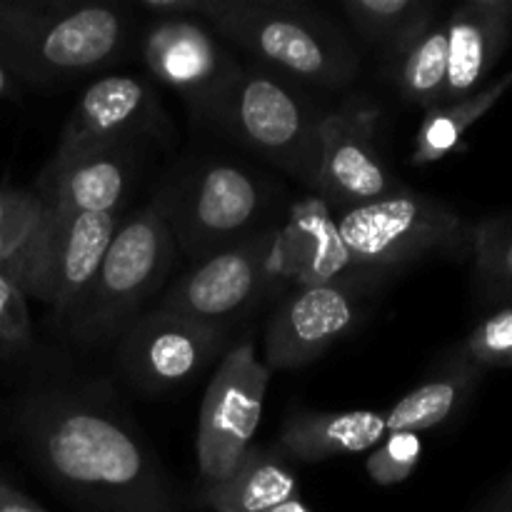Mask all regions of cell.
I'll return each instance as SVG.
<instances>
[{
    "label": "cell",
    "mask_w": 512,
    "mask_h": 512,
    "mask_svg": "<svg viewBox=\"0 0 512 512\" xmlns=\"http://www.w3.org/2000/svg\"><path fill=\"white\" fill-rule=\"evenodd\" d=\"M480 378L478 365L458 358L420 383L385 413V433H423L448 423L465 405Z\"/></svg>",
    "instance_id": "22"
},
{
    "label": "cell",
    "mask_w": 512,
    "mask_h": 512,
    "mask_svg": "<svg viewBox=\"0 0 512 512\" xmlns=\"http://www.w3.org/2000/svg\"><path fill=\"white\" fill-rule=\"evenodd\" d=\"M208 0H140L138 8L150 20H203Z\"/></svg>",
    "instance_id": "30"
},
{
    "label": "cell",
    "mask_w": 512,
    "mask_h": 512,
    "mask_svg": "<svg viewBox=\"0 0 512 512\" xmlns=\"http://www.w3.org/2000/svg\"><path fill=\"white\" fill-rule=\"evenodd\" d=\"M133 178L130 148H105L50 160L35 185L48 213L98 215L118 213Z\"/></svg>",
    "instance_id": "16"
},
{
    "label": "cell",
    "mask_w": 512,
    "mask_h": 512,
    "mask_svg": "<svg viewBox=\"0 0 512 512\" xmlns=\"http://www.w3.org/2000/svg\"><path fill=\"white\" fill-rule=\"evenodd\" d=\"M33 345V320L20 285L0 270V355H18Z\"/></svg>",
    "instance_id": "29"
},
{
    "label": "cell",
    "mask_w": 512,
    "mask_h": 512,
    "mask_svg": "<svg viewBox=\"0 0 512 512\" xmlns=\"http://www.w3.org/2000/svg\"><path fill=\"white\" fill-rule=\"evenodd\" d=\"M465 358L483 368H512V305L485 318L465 340Z\"/></svg>",
    "instance_id": "28"
},
{
    "label": "cell",
    "mask_w": 512,
    "mask_h": 512,
    "mask_svg": "<svg viewBox=\"0 0 512 512\" xmlns=\"http://www.w3.org/2000/svg\"><path fill=\"white\" fill-rule=\"evenodd\" d=\"M18 428L33 465L85 512H178L158 455L133 423L85 390H40Z\"/></svg>",
    "instance_id": "1"
},
{
    "label": "cell",
    "mask_w": 512,
    "mask_h": 512,
    "mask_svg": "<svg viewBox=\"0 0 512 512\" xmlns=\"http://www.w3.org/2000/svg\"><path fill=\"white\" fill-rule=\"evenodd\" d=\"M173 130L160 95L140 75L95 80L70 110L50 160L105 148H130L140 138H165Z\"/></svg>",
    "instance_id": "13"
},
{
    "label": "cell",
    "mask_w": 512,
    "mask_h": 512,
    "mask_svg": "<svg viewBox=\"0 0 512 512\" xmlns=\"http://www.w3.org/2000/svg\"><path fill=\"white\" fill-rule=\"evenodd\" d=\"M295 498L300 483L285 455L255 445L233 475L200 488V503L213 512H268Z\"/></svg>",
    "instance_id": "20"
},
{
    "label": "cell",
    "mask_w": 512,
    "mask_h": 512,
    "mask_svg": "<svg viewBox=\"0 0 512 512\" xmlns=\"http://www.w3.org/2000/svg\"><path fill=\"white\" fill-rule=\"evenodd\" d=\"M375 273H345L330 283L295 288L270 318L265 330V360L270 370L310 365L348 338L365 318Z\"/></svg>",
    "instance_id": "10"
},
{
    "label": "cell",
    "mask_w": 512,
    "mask_h": 512,
    "mask_svg": "<svg viewBox=\"0 0 512 512\" xmlns=\"http://www.w3.org/2000/svg\"><path fill=\"white\" fill-rule=\"evenodd\" d=\"M140 58L158 83L185 100L193 118L210 123L240 68L220 35L203 20H150L140 38Z\"/></svg>",
    "instance_id": "14"
},
{
    "label": "cell",
    "mask_w": 512,
    "mask_h": 512,
    "mask_svg": "<svg viewBox=\"0 0 512 512\" xmlns=\"http://www.w3.org/2000/svg\"><path fill=\"white\" fill-rule=\"evenodd\" d=\"M18 85H20V80L15 78V75L10 73L3 63H0V100L18 95Z\"/></svg>",
    "instance_id": "32"
},
{
    "label": "cell",
    "mask_w": 512,
    "mask_h": 512,
    "mask_svg": "<svg viewBox=\"0 0 512 512\" xmlns=\"http://www.w3.org/2000/svg\"><path fill=\"white\" fill-rule=\"evenodd\" d=\"M385 435V413L375 410H298L283 423L278 448L290 460L325 463L373 450Z\"/></svg>",
    "instance_id": "19"
},
{
    "label": "cell",
    "mask_w": 512,
    "mask_h": 512,
    "mask_svg": "<svg viewBox=\"0 0 512 512\" xmlns=\"http://www.w3.org/2000/svg\"><path fill=\"white\" fill-rule=\"evenodd\" d=\"M323 118V110L295 83L260 65H240L220 98L213 123L290 178L315 188Z\"/></svg>",
    "instance_id": "5"
},
{
    "label": "cell",
    "mask_w": 512,
    "mask_h": 512,
    "mask_svg": "<svg viewBox=\"0 0 512 512\" xmlns=\"http://www.w3.org/2000/svg\"><path fill=\"white\" fill-rule=\"evenodd\" d=\"M275 248L278 225H270L243 243L198 260L183 278L175 280L158 308L228 328L230 320L253 308L280 280Z\"/></svg>",
    "instance_id": "11"
},
{
    "label": "cell",
    "mask_w": 512,
    "mask_h": 512,
    "mask_svg": "<svg viewBox=\"0 0 512 512\" xmlns=\"http://www.w3.org/2000/svg\"><path fill=\"white\" fill-rule=\"evenodd\" d=\"M350 273L388 275L430 255L473 248V225L450 205L403 185L373 203L338 215Z\"/></svg>",
    "instance_id": "6"
},
{
    "label": "cell",
    "mask_w": 512,
    "mask_h": 512,
    "mask_svg": "<svg viewBox=\"0 0 512 512\" xmlns=\"http://www.w3.org/2000/svg\"><path fill=\"white\" fill-rule=\"evenodd\" d=\"M378 123L380 110L368 95H355L325 113L315 190L330 210L345 213L403 188L378 150Z\"/></svg>",
    "instance_id": "12"
},
{
    "label": "cell",
    "mask_w": 512,
    "mask_h": 512,
    "mask_svg": "<svg viewBox=\"0 0 512 512\" xmlns=\"http://www.w3.org/2000/svg\"><path fill=\"white\" fill-rule=\"evenodd\" d=\"M268 512H310V510H308V505L303 503V500L295 498V500H288V503L275 505V508L268 510Z\"/></svg>",
    "instance_id": "33"
},
{
    "label": "cell",
    "mask_w": 512,
    "mask_h": 512,
    "mask_svg": "<svg viewBox=\"0 0 512 512\" xmlns=\"http://www.w3.org/2000/svg\"><path fill=\"white\" fill-rule=\"evenodd\" d=\"M118 225V213L58 215L43 208V220L10 270V278L25 298L40 300L53 308L55 318L68 320Z\"/></svg>",
    "instance_id": "8"
},
{
    "label": "cell",
    "mask_w": 512,
    "mask_h": 512,
    "mask_svg": "<svg viewBox=\"0 0 512 512\" xmlns=\"http://www.w3.org/2000/svg\"><path fill=\"white\" fill-rule=\"evenodd\" d=\"M510 83L512 73L505 75L500 83L490 85V88L485 90H478V93H473L470 98L425 110V118L423 123H420L418 135H415L413 163L430 165L453 153L460 145V140H463V135L468 133L470 125L478 118H483V115L493 108L495 100L505 93V88H508Z\"/></svg>",
    "instance_id": "23"
},
{
    "label": "cell",
    "mask_w": 512,
    "mask_h": 512,
    "mask_svg": "<svg viewBox=\"0 0 512 512\" xmlns=\"http://www.w3.org/2000/svg\"><path fill=\"white\" fill-rule=\"evenodd\" d=\"M445 23H448L445 103H455L470 98L505 53L512 30V3L473 0L460 5Z\"/></svg>",
    "instance_id": "17"
},
{
    "label": "cell",
    "mask_w": 512,
    "mask_h": 512,
    "mask_svg": "<svg viewBox=\"0 0 512 512\" xmlns=\"http://www.w3.org/2000/svg\"><path fill=\"white\" fill-rule=\"evenodd\" d=\"M203 23L255 58V65L320 90L355 80L360 60L343 30L295 0H208Z\"/></svg>",
    "instance_id": "3"
},
{
    "label": "cell",
    "mask_w": 512,
    "mask_h": 512,
    "mask_svg": "<svg viewBox=\"0 0 512 512\" xmlns=\"http://www.w3.org/2000/svg\"><path fill=\"white\" fill-rule=\"evenodd\" d=\"M228 343L225 325L155 308L120 335L118 360L135 388L163 393L193 380Z\"/></svg>",
    "instance_id": "15"
},
{
    "label": "cell",
    "mask_w": 512,
    "mask_h": 512,
    "mask_svg": "<svg viewBox=\"0 0 512 512\" xmlns=\"http://www.w3.org/2000/svg\"><path fill=\"white\" fill-rule=\"evenodd\" d=\"M275 268L278 278L295 288L330 283L350 273L338 223L323 200L308 198L290 210V220L278 228Z\"/></svg>",
    "instance_id": "18"
},
{
    "label": "cell",
    "mask_w": 512,
    "mask_h": 512,
    "mask_svg": "<svg viewBox=\"0 0 512 512\" xmlns=\"http://www.w3.org/2000/svg\"><path fill=\"white\" fill-rule=\"evenodd\" d=\"M128 10L100 0H0V63L33 85H65L115 63Z\"/></svg>",
    "instance_id": "2"
},
{
    "label": "cell",
    "mask_w": 512,
    "mask_h": 512,
    "mask_svg": "<svg viewBox=\"0 0 512 512\" xmlns=\"http://www.w3.org/2000/svg\"><path fill=\"white\" fill-rule=\"evenodd\" d=\"M0 512H48L0 475Z\"/></svg>",
    "instance_id": "31"
},
{
    "label": "cell",
    "mask_w": 512,
    "mask_h": 512,
    "mask_svg": "<svg viewBox=\"0 0 512 512\" xmlns=\"http://www.w3.org/2000/svg\"><path fill=\"white\" fill-rule=\"evenodd\" d=\"M175 238L163 210L145 205L120 220L88 290L68 315V333L80 345L120 338L173 268Z\"/></svg>",
    "instance_id": "4"
},
{
    "label": "cell",
    "mask_w": 512,
    "mask_h": 512,
    "mask_svg": "<svg viewBox=\"0 0 512 512\" xmlns=\"http://www.w3.org/2000/svg\"><path fill=\"white\" fill-rule=\"evenodd\" d=\"M475 280L480 298L503 303L512 298V218L473 225Z\"/></svg>",
    "instance_id": "25"
},
{
    "label": "cell",
    "mask_w": 512,
    "mask_h": 512,
    "mask_svg": "<svg viewBox=\"0 0 512 512\" xmlns=\"http://www.w3.org/2000/svg\"><path fill=\"white\" fill-rule=\"evenodd\" d=\"M488 512H512V500L510 503H500V505H495L493 510H488Z\"/></svg>",
    "instance_id": "34"
},
{
    "label": "cell",
    "mask_w": 512,
    "mask_h": 512,
    "mask_svg": "<svg viewBox=\"0 0 512 512\" xmlns=\"http://www.w3.org/2000/svg\"><path fill=\"white\" fill-rule=\"evenodd\" d=\"M268 203L263 180L225 160L195 165L155 198L175 243L198 260L260 233Z\"/></svg>",
    "instance_id": "7"
},
{
    "label": "cell",
    "mask_w": 512,
    "mask_h": 512,
    "mask_svg": "<svg viewBox=\"0 0 512 512\" xmlns=\"http://www.w3.org/2000/svg\"><path fill=\"white\" fill-rule=\"evenodd\" d=\"M270 368L255 358L250 340L223 355L203 395L195 435L200 483L213 485L235 473L253 448L263 418Z\"/></svg>",
    "instance_id": "9"
},
{
    "label": "cell",
    "mask_w": 512,
    "mask_h": 512,
    "mask_svg": "<svg viewBox=\"0 0 512 512\" xmlns=\"http://www.w3.org/2000/svg\"><path fill=\"white\" fill-rule=\"evenodd\" d=\"M423 440L418 433H388L365 460L370 480L383 488L405 483L418 470Z\"/></svg>",
    "instance_id": "27"
},
{
    "label": "cell",
    "mask_w": 512,
    "mask_h": 512,
    "mask_svg": "<svg viewBox=\"0 0 512 512\" xmlns=\"http://www.w3.org/2000/svg\"><path fill=\"white\" fill-rule=\"evenodd\" d=\"M393 83L408 103L430 110L445 103L448 85V23L433 18L385 55Z\"/></svg>",
    "instance_id": "21"
},
{
    "label": "cell",
    "mask_w": 512,
    "mask_h": 512,
    "mask_svg": "<svg viewBox=\"0 0 512 512\" xmlns=\"http://www.w3.org/2000/svg\"><path fill=\"white\" fill-rule=\"evenodd\" d=\"M43 220V203L35 190L0 188V270L10 275Z\"/></svg>",
    "instance_id": "26"
},
{
    "label": "cell",
    "mask_w": 512,
    "mask_h": 512,
    "mask_svg": "<svg viewBox=\"0 0 512 512\" xmlns=\"http://www.w3.org/2000/svg\"><path fill=\"white\" fill-rule=\"evenodd\" d=\"M340 10L360 38L380 45L385 55L435 15V5L430 0H345Z\"/></svg>",
    "instance_id": "24"
}]
</instances>
